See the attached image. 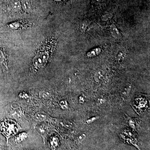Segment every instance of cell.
Here are the masks:
<instances>
[{
  "label": "cell",
  "mask_w": 150,
  "mask_h": 150,
  "mask_svg": "<svg viewBox=\"0 0 150 150\" xmlns=\"http://www.w3.org/2000/svg\"><path fill=\"white\" fill-rule=\"evenodd\" d=\"M51 42H48L44 44L38 52L33 59V64L35 69H40L47 65L51 55L52 46Z\"/></svg>",
  "instance_id": "obj_1"
},
{
  "label": "cell",
  "mask_w": 150,
  "mask_h": 150,
  "mask_svg": "<svg viewBox=\"0 0 150 150\" xmlns=\"http://www.w3.org/2000/svg\"><path fill=\"white\" fill-rule=\"evenodd\" d=\"M121 138L122 140L126 141L128 144L132 145L136 147L139 150H141L138 145V141L134 135L128 131H125L121 134Z\"/></svg>",
  "instance_id": "obj_2"
},
{
  "label": "cell",
  "mask_w": 150,
  "mask_h": 150,
  "mask_svg": "<svg viewBox=\"0 0 150 150\" xmlns=\"http://www.w3.org/2000/svg\"><path fill=\"white\" fill-rule=\"evenodd\" d=\"M0 66L3 69L8 70L7 58L4 50L0 45Z\"/></svg>",
  "instance_id": "obj_3"
},
{
  "label": "cell",
  "mask_w": 150,
  "mask_h": 150,
  "mask_svg": "<svg viewBox=\"0 0 150 150\" xmlns=\"http://www.w3.org/2000/svg\"><path fill=\"white\" fill-rule=\"evenodd\" d=\"M28 137V135L26 133H22L17 135L15 138V141L17 143H20L25 140Z\"/></svg>",
  "instance_id": "obj_4"
},
{
  "label": "cell",
  "mask_w": 150,
  "mask_h": 150,
  "mask_svg": "<svg viewBox=\"0 0 150 150\" xmlns=\"http://www.w3.org/2000/svg\"><path fill=\"white\" fill-rule=\"evenodd\" d=\"M21 3L19 1H13L12 3V7L15 11H18L21 8Z\"/></svg>",
  "instance_id": "obj_5"
},
{
  "label": "cell",
  "mask_w": 150,
  "mask_h": 150,
  "mask_svg": "<svg viewBox=\"0 0 150 150\" xmlns=\"http://www.w3.org/2000/svg\"><path fill=\"white\" fill-rule=\"evenodd\" d=\"M46 117L45 115L42 114V113H36V114L35 115V119L36 121H37L42 122V121H44L45 119H46Z\"/></svg>",
  "instance_id": "obj_6"
},
{
  "label": "cell",
  "mask_w": 150,
  "mask_h": 150,
  "mask_svg": "<svg viewBox=\"0 0 150 150\" xmlns=\"http://www.w3.org/2000/svg\"><path fill=\"white\" fill-rule=\"evenodd\" d=\"M51 145L52 148H56L58 146V140L56 138L54 137L51 140Z\"/></svg>",
  "instance_id": "obj_7"
},
{
  "label": "cell",
  "mask_w": 150,
  "mask_h": 150,
  "mask_svg": "<svg viewBox=\"0 0 150 150\" xmlns=\"http://www.w3.org/2000/svg\"><path fill=\"white\" fill-rule=\"evenodd\" d=\"M39 96L41 98H43V99H49L50 97V93H49L48 91H42L39 94Z\"/></svg>",
  "instance_id": "obj_8"
},
{
  "label": "cell",
  "mask_w": 150,
  "mask_h": 150,
  "mask_svg": "<svg viewBox=\"0 0 150 150\" xmlns=\"http://www.w3.org/2000/svg\"><path fill=\"white\" fill-rule=\"evenodd\" d=\"M23 4L24 8L25 7L26 9H29L30 7V2L29 0H24Z\"/></svg>",
  "instance_id": "obj_9"
},
{
  "label": "cell",
  "mask_w": 150,
  "mask_h": 150,
  "mask_svg": "<svg viewBox=\"0 0 150 150\" xmlns=\"http://www.w3.org/2000/svg\"><path fill=\"white\" fill-rule=\"evenodd\" d=\"M54 1L58 2L63 3L67 1H69V0H54Z\"/></svg>",
  "instance_id": "obj_10"
},
{
  "label": "cell",
  "mask_w": 150,
  "mask_h": 150,
  "mask_svg": "<svg viewBox=\"0 0 150 150\" xmlns=\"http://www.w3.org/2000/svg\"></svg>",
  "instance_id": "obj_11"
}]
</instances>
